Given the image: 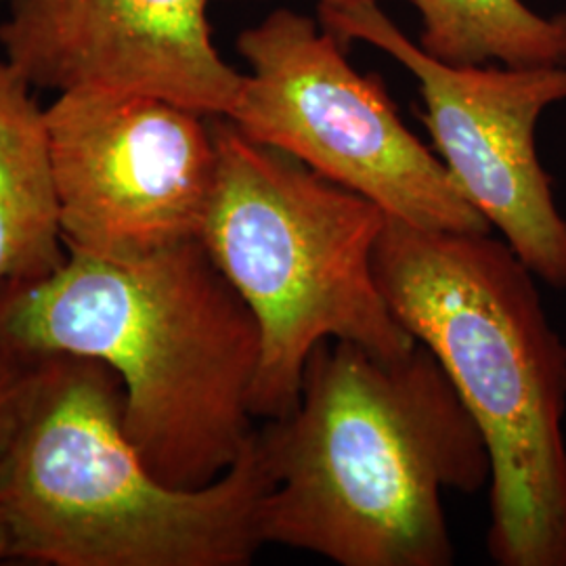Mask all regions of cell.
<instances>
[{"instance_id":"cell-10","label":"cell","mask_w":566,"mask_h":566,"mask_svg":"<svg viewBox=\"0 0 566 566\" xmlns=\"http://www.w3.org/2000/svg\"><path fill=\"white\" fill-rule=\"evenodd\" d=\"M0 60V298L53 277L67 261L46 109Z\"/></svg>"},{"instance_id":"cell-12","label":"cell","mask_w":566,"mask_h":566,"mask_svg":"<svg viewBox=\"0 0 566 566\" xmlns=\"http://www.w3.org/2000/svg\"><path fill=\"white\" fill-rule=\"evenodd\" d=\"M36 361V355L25 353L0 327V453L20 424Z\"/></svg>"},{"instance_id":"cell-6","label":"cell","mask_w":566,"mask_h":566,"mask_svg":"<svg viewBox=\"0 0 566 566\" xmlns=\"http://www.w3.org/2000/svg\"><path fill=\"white\" fill-rule=\"evenodd\" d=\"M238 51L252 74L227 118L245 137L361 193L403 223L493 231L441 158L405 126L382 84L346 61L340 39L327 28L277 9L243 30Z\"/></svg>"},{"instance_id":"cell-3","label":"cell","mask_w":566,"mask_h":566,"mask_svg":"<svg viewBox=\"0 0 566 566\" xmlns=\"http://www.w3.org/2000/svg\"><path fill=\"white\" fill-rule=\"evenodd\" d=\"M376 280L443 365L491 460L486 552L500 566H566V344L537 277L491 233L386 217Z\"/></svg>"},{"instance_id":"cell-7","label":"cell","mask_w":566,"mask_h":566,"mask_svg":"<svg viewBox=\"0 0 566 566\" xmlns=\"http://www.w3.org/2000/svg\"><path fill=\"white\" fill-rule=\"evenodd\" d=\"M46 128L67 252L118 263L200 240L219 164L210 116L74 88L46 107Z\"/></svg>"},{"instance_id":"cell-9","label":"cell","mask_w":566,"mask_h":566,"mask_svg":"<svg viewBox=\"0 0 566 566\" xmlns=\"http://www.w3.org/2000/svg\"><path fill=\"white\" fill-rule=\"evenodd\" d=\"M212 0H7L4 60L36 88H116L229 116L243 78L212 42Z\"/></svg>"},{"instance_id":"cell-11","label":"cell","mask_w":566,"mask_h":566,"mask_svg":"<svg viewBox=\"0 0 566 566\" xmlns=\"http://www.w3.org/2000/svg\"><path fill=\"white\" fill-rule=\"evenodd\" d=\"M422 15L420 46L451 65L566 67V15L544 18L523 0H411Z\"/></svg>"},{"instance_id":"cell-2","label":"cell","mask_w":566,"mask_h":566,"mask_svg":"<svg viewBox=\"0 0 566 566\" xmlns=\"http://www.w3.org/2000/svg\"><path fill=\"white\" fill-rule=\"evenodd\" d=\"M0 327L30 355L107 365L126 437L164 485L214 483L256 432L261 327L200 240L118 263L67 252L53 277L0 298Z\"/></svg>"},{"instance_id":"cell-13","label":"cell","mask_w":566,"mask_h":566,"mask_svg":"<svg viewBox=\"0 0 566 566\" xmlns=\"http://www.w3.org/2000/svg\"><path fill=\"white\" fill-rule=\"evenodd\" d=\"M9 558V533L7 526L0 521V560Z\"/></svg>"},{"instance_id":"cell-5","label":"cell","mask_w":566,"mask_h":566,"mask_svg":"<svg viewBox=\"0 0 566 566\" xmlns=\"http://www.w3.org/2000/svg\"><path fill=\"white\" fill-rule=\"evenodd\" d=\"M210 124L219 164L200 242L259 322L263 355L252 413L277 420L298 405L317 344L344 340L392 357L418 340L376 280L385 210L252 142L224 116H210Z\"/></svg>"},{"instance_id":"cell-4","label":"cell","mask_w":566,"mask_h":566,"mask_svg":"<svg viewBox=\"0 0 566 566\" xmlns=\"http://www.w3.org/2000/svg\"><path fill=\"white\" fill-rule=\"evenodd\" d=\"M273 474L259 428L202 489H172L124 430L120 378L97 359L41 355L0 453L9 558L51 566H245L264 546Z\"/></svg>"},{"instance_id":"cell-14","label":"cell","mask_w":566,"mask_h":566,"mask_svg":"<svg viewBox=\"0 0 566 566\" xmlns=\"http://www.w3.org/2000/svg\"><path fill=\"white\" fill-rule=\"evenodd\" d=\"M325 7H350V4H361V2H378V0H319Z\"/></svg>"},{"instance_id":"cell-8","label":"cell","mask_w":566,"mask_h":566,"mask_svg":"<svg viewBox=\"0 0 566 566\" xmlns=\"http://www.w3.org/2000/svg\"><path fill=\"white\" fill-rule=\"evenodd\" d=\"M340 41H365L420 84L424 122L460 193L497 229L531 273L566 290V219L537 154V124L566 102V67H485L434 60L386 18L378 2L319 7Z\"/></svg>"},{"instance_id":"cell-1","label":"cell","mask_w":566,"mask_h":566,"mask_svg":"<svg viewBox=\"0 0 566 566\" xmlns=\"http://www.w3.org/2000/svg\"><path fill=\"white\" fill-rule=\"evenodd\" d=\"M259 441L273 474L264 546L340 566L453 565L443 495L491 481L479 426L420 343L392 357L317 344L298 405L266 420Z\"/></svg>"}]
</instances>
